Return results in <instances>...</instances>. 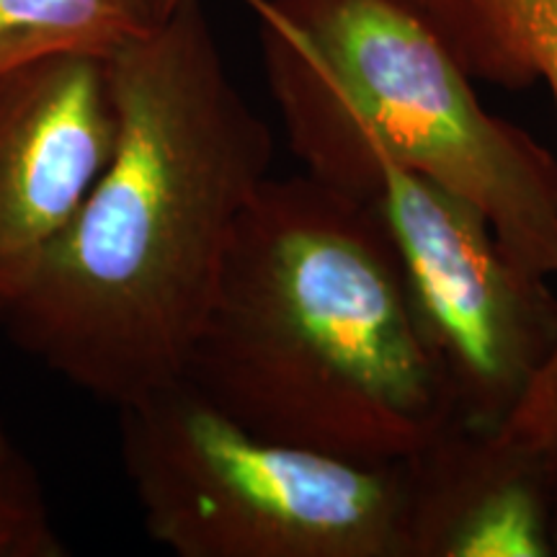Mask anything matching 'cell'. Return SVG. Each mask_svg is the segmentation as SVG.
Segmentation results:
<instances>
[{"instance_id": "1", "label": "cell", "mask_w": 557, "mask_h": 557, "mask_svg": "<svg viewBox=\"0 0 557 557\" xmlns=\"http://www.w3.org/2000/svg\"><path fill=\"white\" fill-rule=\"evenodd\" d=\"M109 78L107 169L0 323L50 372L122 408L184 380L274 137L230 78L201 0L111 54Z\"/></svg>"}, {"instance_id": "12", "label": "cell", "mask_w": 557, "mask_h": 557, "mask_svg": "<svg viewBox=\"0 0 557 557\" xmlns=\"http://www.w3.org/2000/svg\"><path fill=\"white\" fill-rule=\"evenodd\" d=\"M152 3H156V9H158V16H160V21H163L165 16H169V13L176 11L178 5L184 3V0H152Z\"/></svg>"}, {"instance_id": "8", "label": "cell", "mask_w": 557, "mask_h": 557, "mask_svg": "<svg viewBox=\"0 0 557 557\" xmlns=\"http://www.w3.org/2000/svg\"><path fill=\"white\" fill-rule=\"evenodd\" d=\"M472 81L521 90L545 83L557 109V0H418ZM504 431L557 447V344Z\"/></svg>"}, {"instance_id": "11", "label": "cell", "mask_w": 557, "mask_h": 557, "mask_svg": "<svg viewBox=\"0 0 557 557\" xmlns=\"http://www.w3.org/2000/svg\"><path fill=\"white\" fill-rule=\"evenodd\" d=\"M549 459V545L557 557V447L545 449Z\"/></svg>"}, {"instance_id": "2", "label": "cell", "mask_w": 557, "mask_h": 557, "mask_svg": "<svg viewBox=\"0 0 557 557\" xmlns=\"http://www.w3.org/2000/svg\"><path fill=\"white\" fill-rule=\"evenodd\" d=\"M184 380L253 434L361 462L459 426L377 207L310 173L243 209Z\"/></svg>"}, {"instance_id": "4", "label": "cell", "mask_w": 557, "mask_h": 557, "mask_svg": "<svg viewBox=\"0 0 557 557\" xmlns=\"http://www.w3.org/2000/svg\"><path fill=\"white\" fill-rule=\"evenodd\" d=\"M120 410L143 527L178 557H408L406 459L361 462L253 434L186 380Z\"/></svg>"}, {"instance_id": "3", "label": "cell", "mask_w": 557, "mask_h": 557, "mask_svg": "<svg viewBox=\"0 0 557 557\" xmlns=\"http://www.w3.org/2000/svg\"><path fill=\"white\" fill-rule=\"evenodd\" d=\"M305 173L369 201L382 163L475 205L511 261L557 274V160L480 103L418 0H248Z\"/></svg>"}, {"instance_id": "9", "label": "cell", "mask_w": 557, "mask_h": 557, "mask_svg": "<svg viewBox=\"0 0 557 557\" xmlns=\"http://www.w3.org/2000/svg\"><path fill=\"white\" fill-rule=\"evenodd\" d=\"M158 24L152 0H0V75L58 54L109 60Z\"/></svg>"}, {"instance_id": "10", "label": "cell", "mask_w": 557, "mask_h": 557, "mask_svg": "<svg viewBox=\"0 0 557 557\" xmlns=\"http://www.w3.org/2000/svg\"><path fill=\"white\" fill-rule=\"evenodd\" d=\"M45 480L0 423V557H65Z\"/></svg>"}, {"instance_id": "7", "label": "cell", "mask_w": 557, "mask_h": 557, "mask_svg": "<svg viewBox=\"0 0 557 557\" xmlns=\"http://www.w3.org/2000/svg\"><path fill=\"white\" fill-rule=\"evenodd\" d=\"M406 475L408 557H553L545 449L459 423Z\"/></svg>"}, {"instance_id": "5", "label": "cell", "mask_w": 557, "mask_h": 557, "mask_svg": "<svg viewBox=\"0 0 557 557\" xmlns=\"http://www.w3.org/2000/svg\"><path fill=\"white\" fill-rule=\"evenodd\" d=\"M369 205L385 220L418 329L462 426L498 431L557 344V297L500 246L468 199L382 163Z\"/></svg>"}, {"instance_id": "6", "label": "cell", "mask_w": 557, "mask_h": 557, "mask_svg": "<svg viewBox=\"0 0 557 557\" xmlns=\"http://www.w3.org/2000/svg\"><path fill=\"white\" fill-rule=\"evenodd\" d=\"M114 139L109 60L58 54L0 75V315L78 214Z\"/></svg>"}]
</instances>
